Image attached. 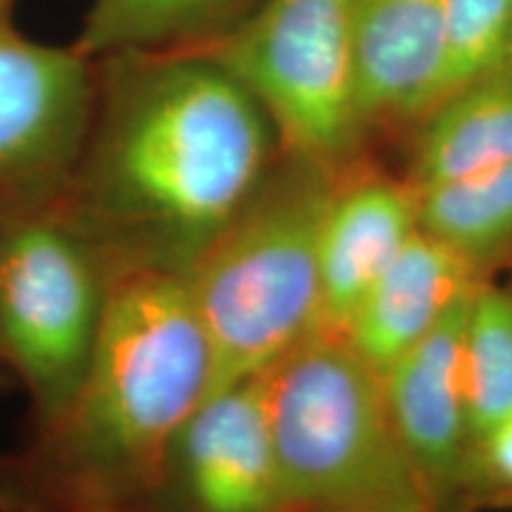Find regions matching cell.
<instances>
[{
    "label": "cell",
    "instance_id": "1",
    "mask_svg": "<svg viewBox=\"0 0 512 512\" xmlns=\"http://www.w3.org/2000/svg\"><path fill=\"white\" fill-rule=\"evenodd\" d=\"M55 197L112 275L188 278L278 162L264 110L202 50L121 55Z\"/></svg>",
    "mask_w": 512,
    "mask_h": 512
},
{
    "label": "cell",
    "instance_id": "2",
    "mask_svg": "<svg viewBox=\"0 0 512 512\" xmlns=\"http://www.w3.org/2000/svg\"><path fill=\"white\" fill-rule=\"evenodd\" d=\"M209 377L188 278L114 273L91 361L60 413L0 465V501L12 512H147Z\"/></svg>",
    "mask_w": 512,
    "mask_h": 512
},
{
    "label": "cell",
    "instance_id": "3",
    "mask_svg": "<svg viewBox=\"0 0 512 512\" xmlns=\"http://www.w3.org/2000/svg\"><path fill=\"white\" fill-rule=\"evenodd\" d=\"M335 178L280 152L192 268L188 287L211 358L207 396L266 373L320 330L318 230Z\"/></svg>",
    "mask_w": 512,
    "mask_h": 512
},
{
    "label": "cell",
    "instance_id": "4",
    "mask_svg": "<svg viewBox=\"0 0 512 512\" xmlns=\"http://www.w3.org/2000/svg\"><path fill=\"white\" fill-rule=\"evenodd\" d=\"M292 512H446L396 430L382 377L318 330L264 373Z\"/></svg>",
    "mask_w": 512,
    "mask_h": 512
},
{
    "label": "cell",
    "instance_id": "5",
    "mask_svg": "<svg viewBox=\"0 0 512 512\" xmlns=\"http://www.w3.org/2000/svg\"><path fill=\"white\" fill-rule=\"evenodd\" d=\"M202 53L264 110L283 155L330 176L366 162L351 0H264Z\"/></svg>",
    "mask_w": 512,
    "mask_h": 512
},
{
    "label": "cell",
    "instance_id": "6",
    "mask_svg": "<svg viewBox=\"0 0 512 512\" xmlns=\"http://www.w3.org/2000/svg\"><path fill=\"white\" fill-rule=\"evenodd\" d=\"M112 271L55 197L0 209V361L43 425L91 361Z\"/></svg>",
    "mask_w": 512,
    "mask_h": 512
},
{
    "label": "cell",
    "instance_id": "7",
    "mask_svg": "<svg viewBox=\"0 0 512 512\" xmlns=\"http://www.w3.org/2000/svg\"><path fill=\"white\" fill-rule=\"evenodd\" d=\"M95 107L91 60L0 22V197L50 200L72 176Z\"/></svg>",
    "mask_w": 512,
    "mask_h": 512
},
{
    "label": "cell",
    "instance_id": "8",
    "mask_svg": "<svg viewBox=\"0 0 512 512\" xmlns=\"http://www.w3.org/2000/svg\"><path fill=\"white\" fill-rule=\"evenodd\" d=\"M147 512H292L264 373L207 396L166 456Z\"/></svg>",
    "mask_w": 512,
    "mask_h": 512
},
{
    "label": "cell",
    "instance_id": "9",
    "mask_svg": "<svg viewBox=\"0 0 512 512\" xmlns=\"http://www.w3.org/2000/svg\"><path fill=\"white\" fill-rule=\"evenodd\" d=\"M472 292L380 375L406 451L446 512H470L465 489L475 437L463 382V325Z\"/></svg>",
    "mask_w": 512,
    "mask_h": 512
},
{
    "label": "cell",
    "instance_id": "10",
    "mask_svg": "<svg viewBox=\"0 0 512 512\" xmlns=\"http://www.w3.org/2000/svg\"><path fill=\"white\" fill-rule=\"evenodd\" d=\"M418 192L361 162L332 183L318 230L320 330L342 335L363 294L418 233Z\"/></svg>",
    "mask_w": 512,
    "mask_h": 512
},
{
    "label": "cell",
    "instance_id": "11",
    "mask_svg": "<svg viewBox=\"0 0 512 512\" xmlns=\"http://www.w3.org/2000/svg\"><path fill=\"white\" fill-rule=\"evenodd\" d=\"M358 110L370 143L411 131L437 102L446 0H351Z\"/></svg>",
    "mask_w": 512,
    "mask_h": 512
},
{
    "label": "cell",
    "instance_id": "12",
    "mask_svg": "<svg viewBox=\"0 0 512 512\" xmlns=\"http://www.w3.org/2000/svg\"><path fill=\"white\" fill-rule=\"evenodd\" d=\"M482 280L453 249L418 228L363 294L342 335L382 375Z\"/></svg>",
    "mask_w": 512,
    "mask_h": 512
},
{
    "label": "cell",
    "instance_id": "13",
    "mask_svg": "<svg viewBox=\"0 0 512 512\" xmlns=\"http://www.w3.org/2000/svg\"><path fill=\"white\" fill-rule=\"evenodd\" d=\"M408 133L401 176L415 192L512 162V64L446 95Z\"/></svg>",
    "mask_w": 512,
    "mask_h": 512
},
{
    "label": "cell",
    "instance_id": "14",
    "mask_svg": "<svg viewBox=\"0 0 512 512\" xmlns=\"http://www.w3.org/2000/svg\"><path fill=\"white\" fill-rule=\"evenodd\" d=\"M264 0H93L76 50L95 57L204 50Z\"/></svg>",
    "mask_w": 512,
    "mask_h": 512
},
{
    "label": "cell",
    "instance_id": "15",
    "mask_svg": "<svg viewBox=\"0 0 512 512\" xmlns=\"http://www.w3.org/2000/svg\"><path fill=\"white\" fill-rule=\"evenodd\" d=\"M420 230L453 249L479 278L512 268V162L418 190Z\"/></svg>",
    "mask_w": 512,
    "mask_h": 512
},
{
    "label": "cell",
    "instance_id": "16",
    "mask_svg": "<svg viewBox=\"0 0 512 512\" xmlns=\"http://www.w3.org/2000/svg\"><path fill=\"white\" fill-rule=\"evenodd\" d=\"M463 382L472 437L512 418V294L496 278L482 280L467 302Z\"/></svg>",
    "mask_w": 512,
    "mask_h": 512
},
{
    "label": "cell",
    "instance_id": "17",
    "mask_svg": "<svg viewBox=\"0 0 512 512\" xmlns=\"http://www.w3.org/2000/svg\"><path fill=\"white\" fill-rule=\"evenodd\" d=\"M510 36L512 0H446L444 64L437 102L508 64Z\"/></svg>",
    "mask_w": 512,
    "mask_h": 512
},
{
    "label": "cell",
    "instance_id": "18",
    "mask_svg": "<svg viewBox=\"0 0 512 512\" xmlns=\"http://www.w3.org/2000/svg\"><path fill=\"white\" fill-rule=\"evenodd\" d=\"M465 501L470 512L512 510V418L475 439Z\"/></svg>",
    "mask_w": 512,
    "mask_h": 512
},
{
    "label": "cell",
    "instance_id": "19",
    "mask_svg": "<svg viewBox=\"0 0 512 512\" xmlns=\"http://www.w3.org/2000/svg\"><path fill=\"white\" fill-rule=\"evenodd\" d=\"M505 273H508V280H505V290H508L510 294H512V268H510V271H505Z\"/></svg>",
    "mask_w": 512,
    "mask_h": 512
},
{
    "label": "cell",
    "instance_id": "20",
    "mask_svg": "<svg viewBox=\"0 0 512 512\" xmlns=\"http://www.w3.org/2000/svg\"><path fill=\"white\" fill-rule=\"evenodd\" d=\"M8 5H10V0H0V15H3V10L8 8Z\"/></svg>",
    "mask_w": 512,
    "mask_h": 512
},
{
    "label": "cell",
    "instance_id": "21",
    "mask_svg": "<svg viewBox=\"0 0 512 512\" xmlns=\"http://www.w3.org/2000/svg\"><path fill=\"white\" fill-rule=\"evenodd\" d=\"M508 62L512 64V36H510V55H508Z\"/></svg>",
    "mask_w": 512,
    "mask_h": 512
}]
</instances>
